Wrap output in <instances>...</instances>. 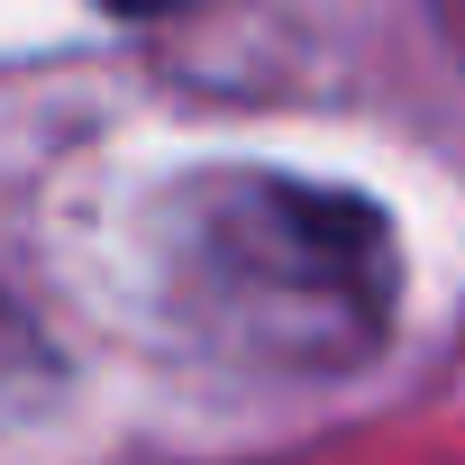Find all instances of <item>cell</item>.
Listing matches in <instances>:
<instances>
[{"label": "cell", "mask_w": 465, "mask_h": 465, "mask_svg": "<svg viewBox=\"0 0 465 465\" xmlns=\"http://www.w3.org/2000/svg\"><path fill=\"white\" fill-rule=\"evenodd\" d=\"M173 292L201 338L247 365H356L392 329L401 256L383 210L283 183V173H210L183 192Z\"/></svg>", "instance_id": "1"}, {"label": "cell", "mask_w": 465, "mask_h": 465, "mask_svg": "<svg viewBox=\"0 0 465 465\" xmlns=\"http://www.w3.org/2000/svg\"><path fill=\"white\" fill-rule=\"evenodd\" d=\"M101 10H119V19H146V10H173V0H101Z\"/></svg>", "instance_id": "2"}]
</instances>
